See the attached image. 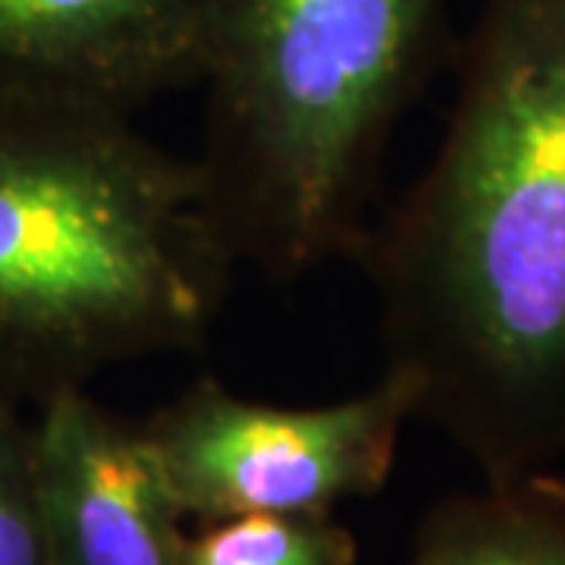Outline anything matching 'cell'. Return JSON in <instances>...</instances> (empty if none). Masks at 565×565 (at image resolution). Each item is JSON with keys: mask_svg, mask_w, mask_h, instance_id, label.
Listing matches in <instances>:
<instances>
[{"mask_svg": "<svg viewBox=\"0 0 565 565\" xmlns=\"http://www.w3.org/2000/svg\"><path fill=\"white\" fill-rule=\"evenodd\" d=\"M0 565H51L32 459V422L0 390Z\"/></svg>", "mask_w": 565, "mask_h": 565, "instance_id": "cell-9", "label": "cell"}, {"mask_svg": "<svg viewBox=\"0 0 565 565\" xmlns=\"http://www.w3.org/2000/svg\"><path fill=\"white\" fill-rule=\"evenodd\" d=\"M408 422H418V386L399 367L330 405L252 403L199 377L139 422V437L170 503L195 525L245 512L333 515L374 497Z\"/></svg>", "mask_w": 565, "mask_h": 565, "instance_id": "cell-4", "label": "cell"}, {"mask_svg": "<svg viewBox=\"0 0 565 565\" xmlns=\"http://www.w3.org/2000/svg\"><path fill=\"white\" fill-rule=\"evenodd\" d=\"M408 565H565V481L484 484L427 512Z\"/></svg>", "mask_w": 565, "mask_h": 565, "instance_id": "cell-7", "label": "cell"}, {"mask_svg": "<svg viewBox=\"0 0 565 565\" xmlns=\"http://www.w3.org/2000/svg\"><path fill=\"white\" fill-rule=\"evenodd\" d=\"M195 158L132 120L0 107V390L39 408L192 352L233 270Z\"/></svg>", "mask_w": 565, "mask_h": 565, "instance_id": "cell-2", "label": "cell"}, {"mask_svg": "<svg viewBox=\"0 0 565 565\" xmlns=\"http://www.w3.org/2000/svg\"><path fill=\"white\" fill-rule=\"evenodd\" d=\"M32 459L51 565H182L185 522L139 424L66 390L35 408Z\"/></svg>", "mask_w": 565, "mask_h": 565, "instance_id": "cell-6", "label": "cell"}, {"mask_svg": "<svg viewBox=\"0 0 565 565\" xmlns=\"http://www.w3.org/2000/svg\"><path fill=\"white\" fill-rule=\"evenodd\" d=\"M386 367L484 484L565 462V0H484L430 167L364 236Z\"/></svg>", "mask_w": 565, "mask_h": 565, "instance_id": "cell-1", "label": "cell"}, {"mask_svg": "<svg viewBox=\"0 0 565 565\" xmlns=\"http://www.w3.org/2000/svg\"><path fill=\"white\" fill-rule=\"evenodd\" d=\"M359 541L333 515L245 512L185 527L182 565H355Z\"/></svg>", "mask_w": 565, "mask_h": 565, "instance_id": "cell-8", "label": "cell"}, {"mask_svg": "<svg viewBox=\"0 0 565 565\" xmlns=\"http://www.w3.org/2000/svg\"><path fill=\"white\" fill-rule=\"evenodd\" d=\"M444 0H211L195 163L236 264L292 282L355 258Z\"/></svg>", "mask_w": 565, "mask_h": 565, "instance_id": "cell-3", "label": "cell"}, {"mask_svg": "<svg viewBox=\"0 0 565 565\" xmlns=\"http://www.w3.org/2000/svg\"><path fill=\"white\" fill-rule=\"evenodd\" d=\"M211 0H0V107L120 117L199 85Z\"/></svg>", "mask_w": 565, "mask_h": 565, "instance_id": "cell-5", "label": "cell"}]
</instances>
